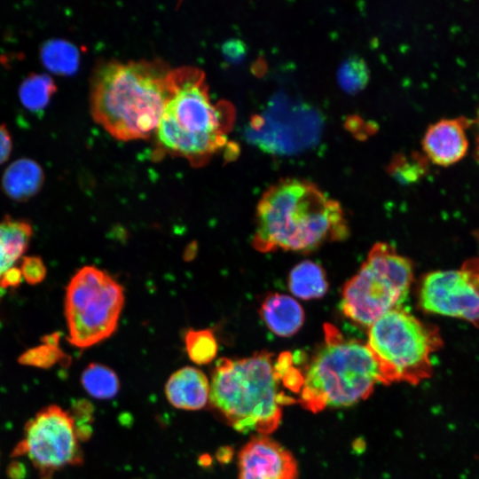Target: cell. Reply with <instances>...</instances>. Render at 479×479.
I'll list each match as a JSON object with an SVG mask.
<instances>
[{
	"mask_svg": "<svg viewBox=\"0 0 479 479\" xmlns=\"http://www.w3.org/2000/svg\"><path fill=\"white\" fill-rule=\"evenodd\" d=\"M302 381L290 353L222 357L212 372L208 403L236 431L268 436L279 426L284 407L296 401L287 390L298 394Z\"/></svg>",
	"mask_w": 479,
	"mask_h": 479,
	"instance_id": "1",
	"label": "cell"
},
{
	"mask_svg": "<svg viewBox=\"0 0 479 479\" xmlns=\"http://www.w3.org/2000/svg\"><path fill=\"white\" fill-rule=\"evenodd\" d=\"M32 233L31 225L26 221L5 216L0 223V240L12 263L27 250Z\"/></svg>",
	"mask_w": 479,
	"mask_h": 479,
	"instance_id": "20",
	"label": "cell"
},
{
	"mask_svg": "<svg viewBox=\"0 0 479 479\" xmlns=\"http://www.w3.org/2000/svg\"><path fill=\"white\" fill-rule=\"evenodd\" d=\"M40 59L43 67L52 74L71 75L79 66L78 48L64 39H50L40 48Z\"/></svg>",
	"mask_w": 479,
	"mask_h": 479,
	"instance_id": "17",
	"label": "cell"
},
{
	"mask_svg": "<svg viewBox=\"0 0 479 479\" xmlns=\"http://www.w3.org/2000/svg\"><path fill=\"white\" fill-rule=\"evenodd\" d=\"M170 70L159 60H108L94 70L90 110L95 122L122 140L156 130L169 92Z\"/></svg>",
	"mask_w": 479,
	"mask_h": 479,
	"instance_id": "3",
	"label": "cell"
},
{
	"mask_svg": "<svg viewBox=\"0 0 479 479\" xmlns=\"http://www.w3.org/2000/svg\"><path fill=\"white\" fill-rule=\"evenodd\" d=\"M288 287L291 293L300 299L321 298L328 289L326 272L317 263L302 261L291 270Z\"/></svg>",
	"mask_w": 479,
	"mask_h": 479,
	"instance_id": "16",
	"label": "cell"
},
{
	"mask_svg": "<svg viewBox=\"0 0 479 479\" xmlns=\"http://www.w3.org/2000/svg\"><path fill=\"white\" fill-rule=\"evenodd\" d=\"M81 382L88 394L98 399L113 398L120 389L116 373L98 363H91L83 370Z\"/></svg>",
	"mask_w": 479,
	"mask_h": 479,
	"instance_id": "19",
	"label": "cell"
},
{
	"mask_svg": "<svg viewBox=\"0 0 479 479\" xmlns=\"http://www.w3.org/2000/svg\"><path fill=\"white\" fill-rule=\"evenodd\" d=\"M22 280L21 271L18 268H9L0 276V287H14Z\"/></svg>",
	"mask_w": 479,
	"mask_h": 479,
	"instance_id": "28",
	"label": "cell"
},
{
	"mask_svg": "<svg viewBox=\"0 0 479 479\" xmlns=\"http://www.w3.org/2000/svg\"><path fill=\"white\" fill-rule=\"evenodd\" d=\"M472 119L465 116L441 119L431 124L422 139L425 157L432 163L449 167L460 161L468 150L467 130Z\"/></svg>",
	"mask_w": 479,
	"mask_h": 479,
	"instance_id": "12",
	"label": "cell"
},
{
	"mask_svg": "<svg viewBox=\"0 0 479 479\" xmlns=\"http://www.w3.org/2000/svg\"><path fill=\"white\" fill-rule=\"evenodd\" d=\"M81 441L75 417L58 405H49L27 421L12 454L27 457L41 475L48 476L82 461Z\"/></svg>",
	"mask_w": 479,
	"mask_h": 479,
	"instance_id": "9",
	"label": "cell"
},
{
	"mask_svg": "<svg viewBox=\"0 0 479 479\" xmlns=\"http://www.w3.org/2000/svg\"><path fill=\"white\" fill-rule=\"evenodd\" d=\"M238 479H298L293 454L268 436H253L238 455Z\"/></svg>",
	"mask_w": 479,
	"mask_h": 479,
	"instance_id": "11",
	"label": "cell"
},
{
	"mask_svg": "<svg viewBox=\"0 0 479 479\" xmlns=\"http://www.w3.org/2000/svg\"><path fill=\"white\" fill-rule=\"evenodd\" d=\"M260 316L266 326L276 335L288 337L296 334L304 322V310L293 297L271 294L263 301Z\"/></svg>",
	"mask_w": 479,
	"mask_h": 479,
	"instance_id": "14",
	"label": "cell"
},
{
	"mask_svg": "<svg viewBox=\"0 0 479 479\" xmlns=\"http://www.w3.org/2000/svg\"><path fill=\"white\" fill-rule=\"evenodd\" d=\"M12 265V263L8 258L6 252L4 250V247L0 240V276L7 271L9 268H11Z\"/></svg>",
	"mask_w": 479,
	"mask_h": 479,
	"instance_id": "30",
	"label": "cell"
},
{
	"mask_svg": "<svg viewBox=\"0 0 479 479\" xmlns=\"http://www.w3.org/2000/svg\"><path fill=\"white\" fill-rule=\"evenodd\" d=\"M370 72L365 61L358 56H351L342 62L337 71L341 88L348 93H357L367 85Z\"/></svg>",
	"mask_w": 479,
	"mask_h": 479,
	"instance_id": "22",
	"label": "cell"
},
{
	"mask_svg": "<svg viewBox=\"0 0 479 479\" xmlns=\"http://www.w3.org/2000/svg\"><path fill=\"white\" fill-rule=\"evenodd\" d=\"M210 382L206 374L192 366H185L170 375L165 385V395L176 408L196 411L209 400Z\"/></svg>",
	"mask_w": 479,
	"mask_h": 479,
	"instance_id": "13",
	"label": "cell"
},
{
	"mask_svg": "<svg viewBox=\"0 0 479 479\" xmlns=\"http://www.w3.org/2000/svg\"><path fill=\"white\" fill-rule=\"evenodd\" d=\"M412 281V262L391 245L378 242L357 272L344 285L342 311L354 323L369 327L385 313L400 307Z\"/></svg>",
	"mask_w": 479,
	"mask_h": 479,
	"instance_id": "7",
	"label": "cell"
},
{
	"mask_svg": "<svg viewBox=\"0 0 479 479\" xmlns=\"http://www.w3.org/2000/svg\"><path fill=\"white\" fill-rule=\"evenodd\" d=\"M418 300L425 312L463 319L479 327V257L467 259L459 269L426 274Z\"/></svg>",
	"mask_w": 479,
	"mask_h": 479,
	"instance_id": "10",
	"label": "cell"
},
{
	"mask_svg": "<svg viewBox=\"0 0 479 479\" xmlns=\"http://www.w3.org/2000/svg\"><path fill=\"white\" fill-rule=\"evenodd\" d=\"M348 235L338 201L307 180L285 178L270 186L257 203L252 244L261 253L309 252Z\"/></svg>",
	"mask_w": 479,
	"mask_h": 479,
	"instance_id": "2",
	"label": "cell"
},
{
	"mask_svg": "<svg viewBox=\"0 0 479 479\" xmlns=\"http://www.w3.org/2000/svg\"><path fill=\"white\" fill-rule=\"evenodd\" d=\"M124 290L107 272L84 266L67 287L65 316L68 341L85 349L110 337L117 328Z\"/></svg>",
	"mask_w": 479,
	"mask_h": 479,
	"instance_id": "8",
	"label": "cell"
},
{
	"mask_svg": "<svg viewBox=\"0 0 479 479\" xmlns=\"http://www.w3.org/2000/svg\"><path fill=\"white\" fill-rule=\"evenodd\" d=\"M427 167L428 160L425 156L415 155L408 158L398 154L392 160L388 169L398 182L411 184L425 175Z\"/></svg>",
	"mask_w": 479,
	"mask_h": 479,
	"instance_id": "24",
	"label": "cell"
},
{
	"mask_svg": "<svg viewBox=\"0 0 479 479\" xmlns=\"http://www.w3.org/2000/svg\"><path fill=\"white\" fill-rule=\"evenodd\" d=\"M22 277L30 285H35L43 280L46 275V268L40 257L26 256L21 263Z\"/></svg>",
	"mask_w": 479,
	"mask_h": 479,
	"instance_id": "25",
	"label": "cell"
},
{
	"mask_svg": "<svg viewBox=\"0 0 479 479\" xmlns=\"http://www.w3.org/2000/svg\"><path fill=\"white\" fill-rule=\"evenodd\" d=\"M56 90V84L50 75L32 73L21 82L19 97L24 107L37 112L49 105Z\"/></svg>",
	"mask_w": 479,
	"mask_h": 479,
	"instance_id": "18",
	"label": "cell"
},
{
	"mask_svg": "<svg viewBox=\"0 0 479 479\" xmlns=\"http://www.w3.org/2000/svg\"><path fill=\"white\" fill-rule=\"evenodd\" d=\"M12 140L11 135L3 124H0V164L6 161L12 153Z\"/></svg>",
	"mask_w": 479,
	"mask_h": 479,
	"instance_id": "27",
	"label": "cell"
},
{
	"mask_svg": "<svg viewBox=\"0 0 479 479\" xmlns=\"http://www.w3.org/2000/svg\"><path fill=\"white\" fill-rule=\"evenodd\" d=\"M365 344L376 362L381 383L417 385L431 377V356L444 342L438 327L398 307L369 326Z\"/></svg>",
	"mask_w": 479,
	"mask_h": 479,
	"instance_id": "6",
	"label": "cell"
},
{
	"mask_svg": "<svg viewBox=\"0 0 479 479\" xmlns=\"http://www.w3.org/2000/svg\"><path fill=\"white\" fill-rule=\"evenodd\" d=\"M302 376L297 402L312 412L353 405L368 397L380 382L366 344L344 336L331 324L325 325L324 340Z\"/></svg>",
	"mask_w": 479,
	"mask_h": 479,
	"instance_id": "5",
	"label": "cell"
},
{
	"mask_svg": "<svg viewBox=\"0 0 479 479\" xmlns=\"http://www.w3.org/2000/svg\"><path fill=\"white\" fill-rule=\"evenodd\" d=\"M232 114L227 103H213L202 71L171 69L169 97L155 130L158 144L200 165L226 145Z\"/></svg>",
	"mask_w": 479,
	"mask_h": 479,
	"instance_id": "4",
	"label": "cell"
},
{
	"mask_svg": "<svg viewBox=\"0 0 479 479\" xmlns=\"http://www.w3.org/2000/svg\"><path fill=\"white\" fill-rule=\"evenodd\" d=\"M185 344L189 358L197 365L209 364L217 354L218 345L211 329H189Z\"/></svg>",
	"mask_w": 479,
	"mask_h": 479,
	"instance_id": "21",
	"label": "cell"
},
{
	"mask_svg": "<svg viewBox=\"0 0 479 479\" xmlns=\"http://www.w3.org/2000/svg\"><path fill=\"white\" fill-rule=\"evenodd\" d=\"M225 58L232 62L240 61L246 55V46L239 39H230L222 46Z\"/></svg>",
	"mask_w": 479,
	"mask_h": 479,
	"instance_id": "26",
	"label": "cell"
},
{
	"mask_svg": "<svg viewBox=\"0 0 479 479\" xmlns=\"http://www.w3.org/2000/svg\"><path fill=\"white\" fill-rule=\"evenodd\" d=\"M472 126L475 136V159L479 166V107L477 108L475 117L472 119Z\"/></svg>",
	"mask_w": 479,
	"mask_h": 479,
	"instance_id": "29",
	"label": "cell"
},
{
	"mask_svg": "<svg viewBox=\"0 0 479 479\" xmlns=\"http://www.w3.org/2000/svg\"><path fill=\"white\" fill-rule=\"evenodd\" d=\"M59 334L43 337V344L35 347L23 353L20 363L40 368H49L59 361L64 360V352L59 347Z\"/></svg>",
	"mask_w": 479,
	"mask_h": 479,
	"instance_id": "23",
	"label": "cell"
},
{
	"mask_svg": "<svg viewBox=\"0 0 479 479\" xmlns=\"http://www.w3.org/2000/svg\"><path fill=\"white\" fill-rule=\"evenodd\" d=\"M44 173L34 160L20 158L12 162L2 177V189L11 199L25 201L34 197L42 188Z\"/></svg>",
	"mask_w": 479,
	"mask_h": 479,
	"instance_id": "15",
	"label": "cell"
}]
</instances>
